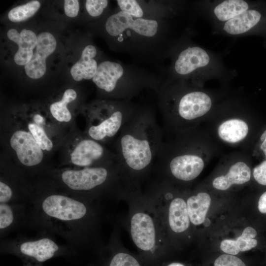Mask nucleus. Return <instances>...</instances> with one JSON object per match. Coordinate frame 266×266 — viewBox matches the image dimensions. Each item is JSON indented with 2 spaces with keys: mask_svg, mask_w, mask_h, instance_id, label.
I'll return each mask as SVG.
<instances>
[{
  "mask_svg": "<svg viewBox=\"0 0 266 266\" xmlns=\"http://www.w3.org/2000/svg\"><path fill=\"white\" fill-rule=\"evenodd\" d=\"M29 211L28 228L59 235L77 253L90 245L98 222L92 202L37 183Z\"/></svg>",
  "mask_w": 266,
  "mask_h": 266,
  "instance_id": "nucleus-1",
  "label": "nucleus"
},
{
  "mask_svg": "<svg viewBox=\"0 0 266 266\" xmlns=\"http://www.w3.org/2000/svg\"><path fill=\"white\" fill-rule=\"evenodd\" d=\"M161 130L154 116L135 112L115 139V152L130 177H140L154 164L163 143Z\"/></svg>",
  "mask_w": 266,
  "mask_h": 266,
  "instance_id": "nucleus-2",
  "label": "nucleus"
},
{
  "mask_svg": "<svg viewBox=\"0 0 266 266\" xmlns=\"http://www.w3.org/2000/svg\"><path fill=\"white\" fill-rule=\"evenodd\" d=\"M50 173L47 179L39 182L90 202L100 194L115 189L120 180L129 178L120 163Z\"/></svg>",
  "mask_w": 266,
  "mask_h": 266,
  "instance_id": "nucleus-3",
  "label": "nucleus"
},
{
  "mask_svg": "<svg viewBox=\"0 0 266 266\" xmlns=\"http://www.w3.org/2000/svg\"><path fill=\"white\" fill-rule=\"evenodd\" d=\"M195 140L190 129L180 132L172 142H163L154 165L161 172L177 180L195 179L204 166V159Z\"/></svg>",
  "mask_w": 266,
  "mask_h": 266,
  "instance_id": "nucleus-4",
  "label": "nucleus"
},
{
  "mask_svg": "<svg viewBox=\"0 0 266 266\" xmlns=\"http://www.w3.org/2000/svg\"><path fill=\"white\" fill-rule=\"evenodd\" d=\"M38 232L33 236L18 234L13 238L1 239L0 253L15 256L23 264H42L54 258H71L77 255L68 245L58 243L53 234L44 231Z\"/></svg>",
  "mask_w": 266,
  "mask_h": 266,
  "instance_id": "nucleus-5",
  "label": "nucleus"
},
{
  "mask_svg": "<svg viewBox=\"0 0 266 266\" xmlns=\"http://www.w3.org/2000/svg\"><path fill=\"white\" fill-rule=\"evenodd\" d=\"M213 100L201 91L187 92L179 97L171 109L164 111L166 126L179 133L191 129L193 124L211 109Z\"/></svg>",
  "mask_w": 266,
  "mask_h": 266,
  "instance_id": "nucleus-6",
  "label": "nucleus"
},
{
  "mask_svg": "<svg viewBox=\"0 0 266 266\" xmlns=\"http://www.w3.org/2000/svg\"><path fill=\"white\" fill-rule=\"evenodd\" d=\"M135 112L120 107L92 115L88 120L87 136L101 143L110 142L116 138Z\"/></svg>",
  "mask_w": 266,
  "mask_h": 266,
  "instance_id": "nucleus-7",
  "label": "nucleus"
},
{
  "mask_svg": "<svg viewBox=\"0 0 266 266\" xmlns=\"http://www.w3.org/2000/svg\"><path fill=\"white\" fill-rule=\"evenodd\" d=\"M69 159L70 163L79 168L120 163L114 152L88 136L80 139L74 145Z\"/></svg>",
  "mask_w": 266,
  "mask_h": 266,
  "instance_id": "nucleus-8",
  "label": "nucleus"
},
{
  "mask_svg": "<svg viewBox=\"0 0 266 266\" xmlns=\"http://www.w3.org/2000/svg\"><path fill=\"white\" fill-rule=\"evenodd\" d=\"M9 144L19 162L23 166L33 169L42 162L44 152L25 126L12 132Z\"/></svg>",
  "mask_w": 266,
  "mask_h": 266,
  "instance_id": "nucleus-9",
  "label": "nucleus"
},
{
  "mask_svg": "<svg viewBox=\"0 0 266 266\" xmlns=\"http://www.w3.org/2000/svg\"><path fill=\"white\" fill-rule=\"evenodd\" d=\"M127 29H131L140 35L152 37L157 32L158 23L155 20L141 18L133 19L131 15L121 11L110 16L105 24L106 32L113 36L120 34Z\"/></svg>",
  "mask_w": 266,
  "mask_h": 266,
  "instance_id": "nucleus-10",
  "label": "nucleus"
},
{
  "mask_svg": "<svg viewBox=\"0 0 266 266\" xmlns=\"http://www.w3.org/2000/svg\"><path fill=\"white\" fill-rule=\"evenodd\" d=\"M130 225L131 236L136 246L144 252L151 251L156 244V230L151 216L143 212L135 213Z\"/></svg>",
  "mask_w": 266,
  "mask_h": 266,
  "instance_id": "nucleus-11",
  "label": "nucleus"
},
{
  "mask_svg": "<svg viewBox=\"0 0 266 266\" xmlns=\"http://www.w3.org/2000/svg\"><path fill=\"white\" fill-rule=\"evenodd\" d=\"M29 216V203H0V240L14 231L28 228Z\"/></svg>",
  "mask_w": 266,
  "mask_h": 266,
  "instance_id": "nucleus-12",
  "label": "nucleus"
},
{
  "mask_svg": "<svg viewBox=\"0 0 266 266\" xmlns=\"http://www.w3.org/2000/svg\"><path fill=\"white\" fill-rule=\"evenodd\" d=\"M57 42L50 33L42 32L37 36V42L31 61L25 66L26 74L31 78L42 77L46 70V59L55 51Z\"/></svg>",
  "mask_w": 266,
  "mask_h": 266,
  "instance_id": "nucleus-13",
  "label": "nucleus"
},
{
  "mask_svg": "<svg viewBox=\"0 0 266 266\" xmlns=\"http://www.w3.org/2000/svg\"><path fill=\"white\" fill-rule=\"evenodd\" d=\"M211 63L209 54L204 49L198 47H189L179 55L174 65L176 72L185 75L201 69L208 67Z\"/></svg>",
  "mask_w": 266,
  "mask_h": 266,
  "instance_id": "nucleus-14",
  "label": "nucleus"
},
{
  "mask_svg": "<svg viewBox=\"0 0 266 266\" xmlns=\"http://www.w3.org/2000/svg\"><path fill=\"white\" fill-rule=\"evenodd\" d=\"M7 35L18 46V51L14 57L15 63L19 66H25L33 57V50L37 45V36L31 30L23 29L19 33L14 29H10Z\"/></svg>",
  "mask_w": 266,
  "mask_h": 266,
  "instance_id": "nucleus-15",
  "label": "nucleus"
},
{
  "mask_svg": "<svg viewBox=\"0 0 266 266\" xmlns=\"http://www.w3.org/2000/svg\"><path fill=\"white\" fill-rule=\"evenodd\" d=\"M124 73L122 66L115 62L104 61L97 67L93 81L100 89L106 92H113L116 88L118 80Z\"/></svg>",
  "mask_w": 266,
  "mask_h": 266,
  "instance_id": "nucleus-16",
  "label": "nucleus"
},
{
  "mask_svg": "<svg viewBox=\"0 0 266 266\" xmlns=\"http://www.w3.org/2000/svg\"><path fill=\"white\" fill-rule=\"evenodd\" d=\"M251 178V169L243 161L233 164L226 174L216 177L212 186L215 189L225 191L233 185H241L248 182Z\"/></svg>",
  "mask_w": 266,
  "mask_h": 266,
  "instance_id": "nucleus-17",
  "label": "nucleus"
},
{
  "mask_svg": "<svg viewBox=\"0 0 266 266\" xmlns=\"http://www.w3.org/2000/svg\"><path fill=\"white\" fill-rule=\"evenodd\" d=\"M249 131L247 123L239 118H231L222 122L218 126L217 134L224 142L237 144L247 137Z\"/></svg>",
  "mask_w": 266,
  "mask_h": 266,
  "instance_id": "nucleus-18",
  "label": "nucleus"
},
{
  "mask_svg": "<svg viewBox=\"0 0 266 266\" xmlns=\"http://www.w3.org/2000/svg\"><path fill=\"white\" fill-rule=\"evenodd\" d=\"M261 17V13L259 11L250 8L234 18L223 23L222 29L228 34H243L255 27L260 22Z\"/></svg>",
  "mask_w": 266,
  "mask_h": 266,
  "instance_id": "nucleus-19",
  "label": "nucleus"
},
{
  "mask_svg": "<svg viewBox=\"0 0 266 266\" xmlns=\"http://www.w3.org/2000/svg\"><path fill=\"white\" fill-rule=\"evenodd\" d=\"M96 48L89 45L83 50L80 59L71 68L70 74L74 80L90 79L95 75L98 66L94 58L96 56Z\"/></svg>",
  "mask_w": 266,
  "mask_h": 266,
  "instance_id": "nucleus-20",
  "label": "nucleus"
},
{
  "mask_svg": "<svg viewBox=\"0 0 266 266\" xmlns=\"http://www.w3.org/2000/svg\"><path fill=\"white\" fill-rule=\"evenodd\" d=\"M257 235L256 231L248 227L236 239H224L220 243V249L226 254L236 255L240 252L248 251L257 245V241L253 239Z\"/></svg>",
  "mask_w": 266,
  "mask_h": 266,
  "instance_id": "nucleus-21",
  "label": "nucleus"
},
{
  "mask_svg": "<svg viewBox=\"0 0 266 266\" xmlns=\"http://www.w3.org/2000/svg\"><path fill=\"white\" fill-rule=\"evenodd\" d=\"M187 202L181 198L173 199L168 209V223L171 229L175 233L185 231L190 226Z\"/></svg>",
  "mask_w": 266,
  "mask_h": 266,
  "instance_id": "nucleus-22",
  "label": "nucleus"
},
{
  "mask_svg": "<svg viewBox=\"0 0 266 266\" xmlns=\"http://www.w3.org/2000/svg\"><path fill=\"white\" fill-rule=\"evenodd\" d=\"M46 122L43 116L35 114L23 126L31 132L41 149L49 152L53 150L54 143L47 133Z\"/></svg>",
  "mask_w": 266,
  "mask_h": 266,
  "instance_id": "nucleus-23",
  "label": "nucleus"
},
{
  "mask_svg": "<svg viewBox=\"0 0 266 266\" xmlns=\"http://www.w3.org/2000/svg\"><path fill=\"white\" fill-rule=\"evenodd\" d=\"M251 8L248 2L244 0H226L216 4L213 14L218 21L224 23Z\"/></svg>",
  "mask_w": 266,
  "mask_h": 266,
  "instance_id": "nucleus-24",
  "label": "nucleus"
},
{
  "mask_svg": "<svg viewBox=\"0 0 266 266\" xmlns=\"http://www.w3.org/2000/svg\"><path fill=\"white\" fill-rule=\"evenodd\" d=\"M186 202L190 221L196 225L202 224L210 205V196L207 193L200 192L189 197Z\"/></svg>",
  "mask_w": 266,
  "mask_h": 266,
  "instance_id": "nucleus-25",
  "label": "nucleus"
},
{
  "mask_svg": "<svg viewBox=\"0 0 266 266\" xmlns=\"http://www.w3.org/2000/svg\"><path fill=\"white\" fill-rule=\"evenodd\" d=\"M77 97L75 91L72 89L66 90L61 100L52 103L50 112L53 118L59 123H68L72 119V115L67 108V105Z\"/></svg>",
  "mask_w": 266,
  "mask_h": 266,
  "instance_id": "nucleus-26",
  "label": "nucleus"
},
{
  "mask_svg": "<svg viewBox=\"0 0 266 266\" xmlns=\"http://www.w3.org/2000/svg\"><path fill=\"white\" fill-rule=\"evenodd\" d=\"M40 7L39 1L33 0L12 8L8 12V17L12 22H23L33 16Z\"/></svg>",
  "mask_w": 266,
  "mask_h": 266,
  "instance_id": "nucleus-27",
  "label": "nucleus"
},
{
  "mask_svg": "<svg viewBox=\"0 0 266 266\" xmlns=\"http://www.w3.org/2000/svg\"><path fill=\"white\" fill-rule=\"evenodd\" d=\"M104 266H141L138 260L133 255L125 252L112 255L103 262Z\"/></svg>",
  "mask_w": 266,
  "mask_h": 266,
  "instance_id": "nucleus-28",
  "label": "nucleus"
},
{
  "mask_svg": "<svg viewBox=\"0 0 266 266\" xmlns=\"http://www.w3.org/2000/svg\"><path fill=\"white\" fill-rule=\"evenodd\" d=\"M121 11L133 17L140 18L143 12L138 2L135 0H118L117 1Z\"/></svg>",
  "mask_w": 266,
  "mask_h": 266,
  "instance_id": "nucleus-29",
  "label": "nucleus"
},
{
  "mask_svg": "<svg viewBox=\"0 0 266 266\" xmlns=\"http://www.w3.org/2000/svg\"><path fill=\"white\" fill-rule=\"evenodd\" d=\"M107 4L108 1L106 0H87L85 6L90 15L97 17L102 14Z\"/></svg>",
  "mask_w": 266,
  "mask_h": 266,
  "instance_id": "nucleus-30",
  "label": "nucleus"
},
{
  "mask_svg": "<svg viewBox=\"0 0 266 266\" xmlns=\"http://www.w3.org/2000/svg\"><path fill=\"white\" fill-rule=\"evenodd\" d=\"M214 266H246L245 264L235 255L228 254L219 256L214 261Z\"/></svg>",
  "mask_w": 266,
  "mask_h": 266,
  "instance_id": "nucleus-31",
  "label": "nucleus"
},
{
  "mask_svg": "<svg viewBox=\"0 0 266 266\" xmlns=\"http://www.w3.org/2000/svg\"><path fill=\"white\" fill-rule=\"evenodd\" d=\"M255 180L260 184L266 186V160L256 166L253 172Z\"/></svg>",
  "mask_w": 266,
  "mask_h": 266,
  "instance_id": "nucleus-32",
  "label": "nucleus"
},
{
  "mask_svg": "<svg viewBox=\"0 0 266 266\" xmlns=\"http://www.w3.org/2000/svg\"><path fill=\"white\" fill-rule=\"evenodd\" d=\"M79 4L77 0H66L64 1V10L69 17H76L78 13Z\"/></svg>",
  "mask_w": 266,
  "mask_h": 266,
  "instance_id": "nucleus-33",
  "label": "nucleus"
},
{
  "mask_svg": "<svg viewBox=\"0 0 266 266\" xmlns=\"http://www.w3.org/2000/svg\"><path fill=\"white\" fill-rule=\"evenodd\" d=\"M258 209L262 213H266V192H264L259 199Z\"/></svg>",
  "mask_w": 266,
  "mask_h": 266,
  "instance_id": "nucleus-34",
  "label": "nucleus"
},
{
  "mask_svg": "<svg viewBox=\"0 0 266 266\" xmlns=\"http://www.w3.org/2000/svg\"><path fill=\"white\" fill-rule=\"evenodd\" d=\"M260 148L264 154L266 160V129L263 132L260 136Z\"/></svg>",
  "mask_w": 266,
  "mask_h": 266,
  "instance_id": "nucleus-35",
  "label": "nucleus"
},
{
  "mask_svg": "<svg viewBox=\"0 0 266 266\" xmlns=\"http://www.w3.org/2000/svg\"><path fill=\"white\" fill-rule=\"evenodd\" d=\"M167 266H184V265L179 263H172L168 265Z\"/></svg>",
  "mask_w": 266,
  "mask_h": 266,
  "instance_id": "nucleus-36",
  "label": "nucleus"
},
{
  "mask_svg": "<svg viewBox=\"0 0 266 266\" xmlns=\"http://www.w3.org/2000/svg\"><path fill=\"white\" fill-rule=\"evenodd\" d=\"M23 266H43L42 264H23Z\"/></svg>",
  "mask_w": 266,
  "mask_h": 266,
  "instance_id": "nucleus-37",
  "label": "nucleus"
}]
</instances>
